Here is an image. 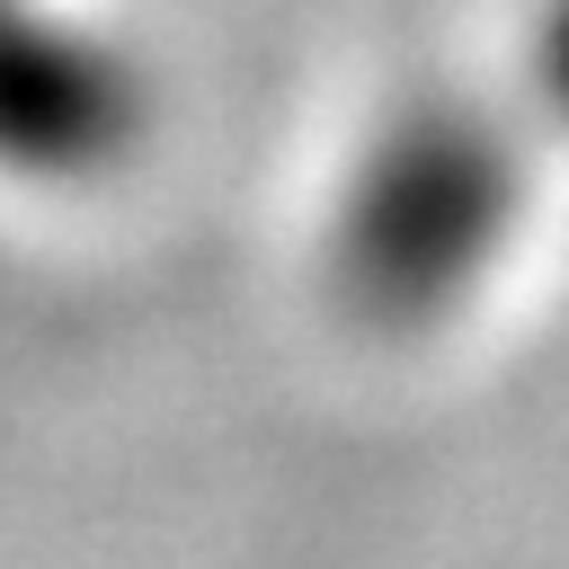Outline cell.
Returning a JSON list of instances; mask_svg holds the SVG:
<instances>
[{"mask_svg": "<svg viewBox=\"0 0 569 569\" xmlns=\"http://www.w3.org/2000/svg\"><path fill=\"white\" fill-rule=\"evenodd\" d=\"M516 213L525 151L507 124L471 98H418L365 142L338 196V284L373 320H436L498 267Z\"/></svg>", "mask_w": 569, "mask_h": 569, "instance_id": "6da1fadb", "label": "cell"}, {"mask_svg": "<svg viewBox=\"0 0 569 569\" xmlns=\"http://www.w3.org/2000/svg\"><path fill=\"white\" fill-rule=\"evenodd\" d=\"M133 116L142 98L98 44L44 27L27 0H0V160L36 178L98 169L133 142Z\"/></svg>", "mask_w": 569, "mask_h": 569, "instance_id": "7a4b0ae2", "label": "cell"}, {"mask_svg": "<svg viewBox=\"0 0 569 569\" xmlns=\"http://www.w3.org/2000/svg\"><path fill=\"white\" fill-rule=\"evenodd\" d=\"M533 107L569 133V0H542L533 9Z\"/></svg>", "mask_w": 569, "mask_h": 569, "instance_id": "3957f363", "label": "cell"}]
</instances>
